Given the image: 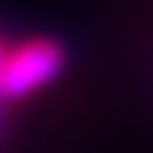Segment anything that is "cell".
<instances>
[{
	"mask_svg": "<svg viewBox=\"0 0 153 153\" xmlns=\"http://www.w3.org/2000/svg\"><path fill=\"white\" fill-rule=\"evenodd\" d=\"M9 46L3 37H0V110H3L9 101H19L16 89H12V80H9Z\"/></svg>",
	"mask_w": 153,
	"mask_h": 153,
	"instance_id": "6da1fadb",
	"label": "cell"
}]
</instances>
